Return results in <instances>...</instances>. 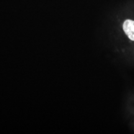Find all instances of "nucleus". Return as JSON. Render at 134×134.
<instances>
[{
    "label": "nucleus",
    "instance_id": "1",
    "mask_svg": "<svg viewBox=\"0 0 134 134\" xmlns=\"http://www.w3.org/2000/svg\"><path fill=\"white\" fill-rule=\"evenodd\" d=\"M123 29L131 41H134V21L127 19L123 24Z\"/></svg>",
    "mask_w": 134,
    "mask_h": 134
}]
</instances>
